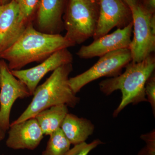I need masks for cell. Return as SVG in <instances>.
Segmentation results:
<instances>
[{
	"instance_id": "obj_26",
	"label": "cell",
	"mask_w": 155,
	"mask_h": 155,
	"mask_svg": "<svg viewBox=\"0 0 155 155\" xmlns=\"http://www.w3.org/2000/svg\"><path fill=\"white\" fill-rule=\"evenodd\" d=\"M2 155H4V154H2Z\"/></svg>"
},
{
	"instance_id": "obj_13",
	"label": "cell",
	"mask_w": 155,
	"mask_h": 155,
	"mask_svg": "<svg viewBox=\"0 0 155 155\" xmlns=\"http://www.w3.org/2000/svg\"><path fill=\"white\" fill-rule=\"evenodd\" d=\"M65 0H40L36 17L37 30L60 34L64 29L62 20Z\"/></svg>"
},
{
	"instance_id": "obj_14",
	"label": "cell",
	"mask_w": 155,
	"mask_h": 155,
	"mask_svg": "<svg viewBox=\"0 0 155 155\" xmlns=\"http://www.w3.org/2000/svg\"><path fill=\"white\" fill-rule=\"evenodd\" d=\"M61 128L71 144L75 145L85 142L93 134L95 126L91 120L68 113Z\"/></svg>"
},
{
	"instance_id": "obj_15",
	"label": "cell",
	"mask_w": 155,
	"mask_h": 155,
	"mask_svg": "<svg viewBox=\"0 0 155 155\" xmlns=\"http://www.w3.org/2000/svg\"><path fill=\"white\" fill-rule=\"evenodd\" d=\"M68 113V107L65 104H60L41 111L34 118L44 135H50L61 128V124Z\"/></svg>"
},
{
	"instance_id": "obj_23",
	"label": "cell",
	"mask_w": 155,
	"mask_h": 155,
	"mask_svg": "<svg viewBox=\"0 0 155 155\" xmlns=\"http://www.w3.org/2000/svg\"><path fill=\"white\" fill-rule=\"evenodd\" d=\"M9 1V0H0V4H1V5L7 4L10 2Z\"/></svg>"
},
{
	"instance_id": "obj_20",
	"label": "cell",
	"mask_w": 155,
	"mask_h": 155,
	"mask_svg": "<svg viewBox=\"0 0 155 155\" xmlns=\"http://www.w3.org/2000/svg\"><path fill=\"white\" fill-rule=\"evenodd\" d=\"M145 94L147 100L150 104L153 114L155 117V72L147 80L144 87Z\"/></svg>"
},
{
	"instance_id": "obj_2",
	"label": "cell",
	"mask_w": 155,
	"mask_h": 155,
	"mask_svg": "<svg viewBox=\"0 0 155 155\" xmlns=\"http://www.w3.org/2000/svg\"><path fill=\"white\" fill-rule=\"evenodd\" d=\"M125 68V72L120 75L102 81L99 84L100 91L106 95H110L116 91L121 92L122 99L113 113L114 118L130 104L136 105L147 102L145 85L154 72L155 56L152 54L138 63L131 61Z\"/></svg>"
},
{
	"instance_id": "obj_21",
	"label": "cell",
	"mask_w": 155,
	"mask_h": 155,
	"mask_svg": "<svg viewBox=\"0 0 155 155\" xmlns=\"http://www.w3.org/2000/svg\"><path fill=\"white\" fill-rule=\"evenodd\" d=\"M128 5L129 8H132L133 6L139 4V0H123Z\"/></svg>"
},
{
	"instance_id": "obj_10",
	"label": "cell",
	"mask_w": 155,
	"mask_h": 155,
	"mask_svg": "<svg viewBox=\"0 0 155 155\" xmlns=\"http://www.w3.org/2000/svg\"><path fill=\"white\" fill-rule=\"evenodd\" d=\"M73 57L67 48L57 51L38 66L26 69L11 70L12 74L27 87L31 95L45 75L58 67L72 64Z\"/></svg>"
},
{
	"instance_id": "obj_17",
	"label": "cell",
	"mask_w": 155,
	"mask_h": 155,
	"mask_svg": "<svg viewBox=\"0 0 155 155\" xmlns=\"http://www.w3.org/2000/svg\"><path fill=\"white\" fill-rule=\"evenodd\" d=\"M19 6L21 15L26 22L30 19L37 10L40 0H14Z\"/></svg>"
},
{
	"instance_id": "obj_22",
	"label": "cell",
	"mask_w": 155,
	"mask_h": 155,
	"mask_svg": "<svg viewBox=\"0 0 155 155\" xmlns=\"http://www.w3.org/2000/svg\"><path fill=\"white\" fill-rule=\"evenodd\" d=\"M6 131L0 128V142L5 139V137Z\"/></svg>"
},
{
	"instance_id": "obj_1",
	"label": "cell",
	"mask_w": 155,
	"mask_h": 155,
	"mask_svg": "<svg viewBox=\"0 0 155 155\" xmlns=\"http://www.w3.org/2000/svg\"><path fill=\"white\" fill-rule=\"evenodd\" d=\"M73 46L60 34L39 31L30 22L17 41L0 54V58L8 62L10 70H20L27 64L42 62L57 51Z\"/></svg>"
},
{
	"instance_id": "obj_12",
	"label": "cell",
	"mask_w": 155,
	"mask_h": 155,
	"mask_svg": "<svg viewBox=\"0 0 155 155\" xmlns=\"http://www.w3.org/2000/svg\"><path fill=\"white\" fill-rule=\"evenodd\" d=\"M8 130L6 146L14 150H35L44 135L34 117L17 124H11Z\"/></svg>"
},
{
	"instance_id": "obj_3",
	"label": "cell",
	"mask_w": 155,
	"mask_h": 155,
	"mask_svg": "<svg viewBox=\"0 0 155 155\" xmlns=\"http://www.w3.org/2000/svg\"><path fill=\"white\" fill-rule=\"evenodd\" d=\"M72 64L58 67L44 83L38 86L34 92L33 99L27 108L18 119L11 124H15L33 118L36 114L52 107L65 104L74 108L79 103L69 84V75L72 72Z\"/></svg>"
},
{
	"instance_id": "obj_19",
	"label": "cell",
	"mask_w": 155,
	"mask_h": 155,
	"mask_svg": "<svg viewBox=\"0 0 155 155\" xmlns=\"http://www.w3.org/2000/svg\"><path fill=\"white\" fill-rule=\"evenodd\" d=\"M140 139L144 140L146 145L139 152L137 155H155V130H152L142 134Z\"/></svg>"
},
{
	"instance_id": "obj_9",
	"label": "cell",
	"mask_w": 155,
	"mask_h": 155,
	"mask_svg": "<svg viewBox=\"0 0 155 155\" xmlns=\"http://www.w3.org/2000/svg\"><path fill=\"white\" fill-rule=\"evenodd\" d=\"M132 32L133 23L131 22L124 28H117L113 33L101 37L88 45L82 46L76 54L81 59H90L121 49L129 48Z\"/></svg>"
},
{
	"instance_id": "obj_4",
	"label": "cell",
	"mask_w": 155,
	"mask_h": 155,
	"mask_svg": "<svg viewBox=\"0 0 155 155\" xmlns=\"http://www.w3.org/2000/svg\"><path fill=\"white\" fill-rule=\"evenodd\" d=\"M99 13V0H69L64 18L65 38L75 45L93 37Z\"/></svg>"
},
{
	"instance_id": "obj_7",
	"label": "cell",
	"mask_w": 155,
	"mask_h": 155,
	"mask_svg": "<svg viewBox=\"0 0 155 155\" xmlns=\"http://www.w3.org/2000/svg\"><path fill=\"white\" fill-rule=\"evenodd\" d=\"M1 63L0 91V128L5 131L10 126L11 109L17 99H23L31 95L27 87L12 74L4 60Z\"/></svg>"
},
{
	"instance_id": "obj_16",
	"label": "cell",
	"mask_w": 155,
	"mask_h": 155,
	"mask_svg": "<svg viewBox=\"0 0 155 155\" xmlns=\"http://www.w3.org/2000/svg\"><path fill=\"white\" fill-rule=\"evenodd\" d=\"M49 136L47 145L41 155H65L70 149L71 144L61 128Z\"/></svg>"
},
{
	"instance_id": "obj_18",
	"label": "cell",
	"mask_w": 155,
	"mask_h": 155,
	"mask_svg": "<svg viewBox=\"0 0 155 155\" xmlns=\"http://www.w3.org/2000/svg\"><path fill=\"white\" fill-rule=\"evenodd\" d=\"M104 143L98 139L87 143L85 142L74 145L65 155H88L93 150Z\"/></svg>"
},
{
	"instance_id": "obj_11",
	"label": "cell",
	"mask_w": 155,
	"mask_h": 155,
	"mask_svg": "<svg viewBox=\"0 0 155 155\" xmlns=\"http://www.w3.org/2000/svg\"><path fill=\"white\" fill-rule=\"evenodd\" d=\"M28 23L14 0L0 5V54L17 41Z\"/></svg>"
},
{
	"instance_id": "obj_24",
	"label": "cell",
	"mask_w": 155,
	"mask_h": 155,
	"mask_svg": "<svg viewBox=\"0 0 155 155\" xmlns=\"http://www.w3.org/2000/svg\"><path fill=\"white\" fill-rule=\"evenodd\" d=\"M1 63H0V86H1Z\"/></svg>"
},
{
	"instance_id": "obj_5",
	"label": "cell",
	"mask_w": 155,
	"mask_h": 155,
	"mask_svg": "<svg viewBox=\"0 0 155 155\" xmlns=\"http://www.w3.org/2000/svg\"><path fill=\"white\" fill-rule=\"evenodd\" d=\"M133 23V39L129 49L132 62L138 63L152 54L155 50V16L141 3L130 8Z\"/></svg>"
},
{
	"instance_id": "obj_25",
	"label": "cell",
	"mask_w": 155,
	"mask_h": 155,
	"mask_svg": "<svg viewBox=\"0 0 155 155\" xmlns=\"http://www.w3.org/2000/svg\"><path fill=\"white\" fill-rule=\"evenodd\" d=\"M143 1H144V0H143Z\"/></svg>"
},
{
	"instance_id": "obj_8",
	"label": "cell",
	"mask_w": 155,
	"mask_h": 155,
	"mask_svg": "<svg viewBox=\"0 0 155 155\" xmlns=\"http://www.w3.org/2000/svg\"><path fill=\"white\" fill-rule=\"evenodd\" d=\"M130 8L123 0H99V13L94 40L107 34L115 27L124 28L132 22Z\"/></svg>"
},
{
	"instance_id": "obj_6",
	"label": "cell",
	"mask_w": 155,
	"mask_h": 155,
	"mask_svg": "<svg viewBox=\"0 0 155 155\" xmlns=\"http://www.w3.org/2000/svg\"><path fill=\"white\" fill-rule=\"evenodd\" d=\"M132 61L129 48L121 49L100 57L99 60L86 71L69 78L72 91L76 94L87 84L101 78L120 75L122 69Z\"/></svg>"
},
{
	"instance_id": "obj_27",
	"label": "cell",
	"mask_w": 155,
	"mask_h": 155,
	"mask_svg": "<svg viewBox=\"0 0 155 155\" xmlns=\"http://www.w3.org/2000/svg\"><path fill=\"white\" fill-rule=\"evenodd\" d=\"M0 5H1V4H0Z\"/></svg>"
}]
</instances>
